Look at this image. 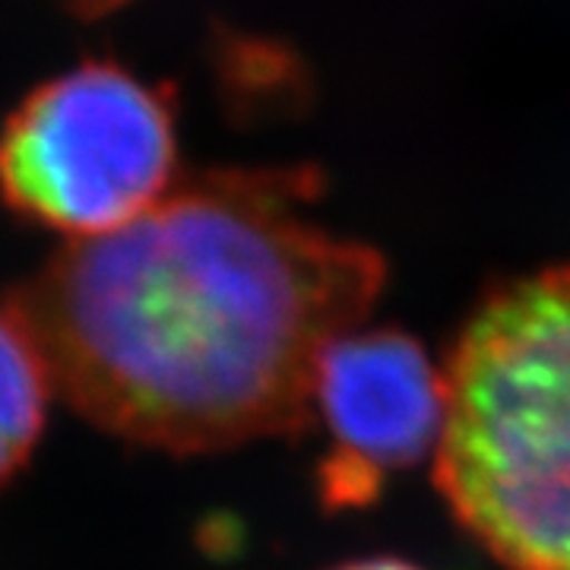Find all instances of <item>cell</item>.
<instances>
[{"label": "cell", "instance_id": "6da1fadb", "mask_svg": "<svg viewBox=\"0 0 570 570\" xmlns=\"http://www.w3.org/2000/svg\"><path fill=\"white\" fill-rule=\"evenodd\" d=\"M321 175L213 168L7 295L55 390L108 434L213 453L314 428V367L381 298L374 247L307 219Z\"/></svg>", "mask_w": 570, "mask_h": 570}, {"label": "cell", "instance_id": "7a4b0ae2", "mask_svg": "<svg viewBox=\"0 0 570 570\" xmlns=\"http://www.w3.org/2000/svg\"><path fill=\"white\" fill-rule=\"evenodd\" d=\"M444 387L434 482L460 527L508 570H570V266L485 295Z\"/></svg>", "mask_w": 570, "mask_h": 570}, {"label": "cell", "instance_id": "3957f363", "mask_svg": "<svg viewBox=\"0 0 570 570\" xmlns=\"http://www.w3.org/2000/svg\"><path fill=\"white\" fill-rule=\"evenodd\" d=\"M175 92L115 61H82L36 86L0 134V200L22 223L99 238L175 184Z\"/></svg>", "mask_w": 570, "mask_h": 570}, {"label": "cell", "instance_id": "277c9868", "mask_svg": "<svg viewBox=\"0 0 570 570\" xmlns=\"http://www.w3.org/2000/svg\"><path fill=\"white\" fill-rule=\"evenodd\" d=\"M314 428L324 425L317 494L326 510L377 498L390 475L434 456L448 387L444 367L400 330H346L314 367Z\"/></svg>", "mask_w": 570, "mask_h": 570}, {"label": "cell", "instance_id": "5b68a950", "mask_svg": "<svg viewBox=\"0 0 570 570\" xmlns=\"http://www.w3.org/2000/svg\"><path fill=\"white\" fill-rule=\"evenodd\" d=\"M55 381L39 343L20 317L0 307V491L39 448Z\"/></svg>", "mask_w": 570, "mask_h": 570}, {"label": "cell", "instance_id": "8992f818", "mask_svg": "<svg viewBox=\"0 0 570 570\" xmlns=\"http://www.w3.org/2000/svg\"><path fill=\"white\" fill-rule=\"evenodd\" d=\"M330 570H422L415 564H409L403 558H390V554H374V558H355L346 564H336Z\"/></svg>", "mask_w": 570, "mask_h": 570}, {"label": "cell", "instance_id": "52a82bcc", "mask_svg": "<svg viewBox=\"0 0 570 570\" xmlns=\"http://www.w3.org/2000/svg\"><path fill=\"white\" fill-rule=\"evenodd\" d=\"M67 3V10L70 13H77V17H105V13H115V10H121L124 3H130V0H63Z\"/></svg>", "mask_w": 570, "mask_h": 570}]
</instances>
